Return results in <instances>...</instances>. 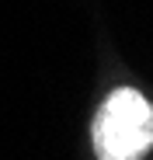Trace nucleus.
Listing matches in <instances>:
<instances>
[{
	"mask_svg": "<svg viewBox=\"0 0 153 160\" xmlns=\"http://www.w3.org/2000/svg\"><path fill=\"white\" fill-rule=\"evenodd\" d=\"M94 150L101 160H139L153 150V104L132 91L118 87L108 94L94 118Z\"/></svg>",
	"mask_w": 153,
	"mask_h": 160,
	"instance_id": "obj_1",
	"label": "nucleus"
}]
</instances>
